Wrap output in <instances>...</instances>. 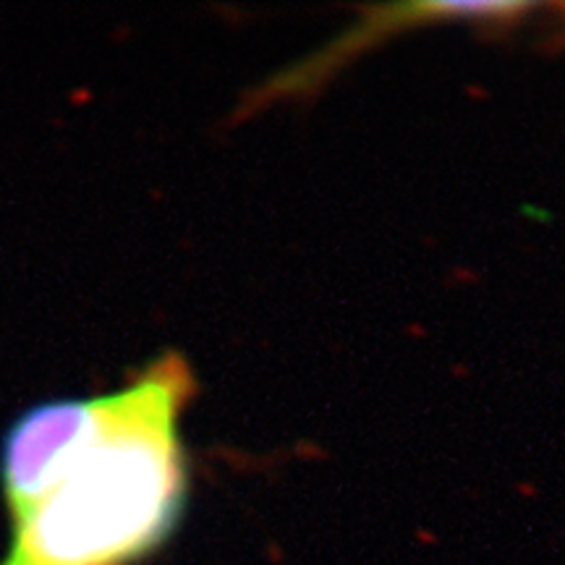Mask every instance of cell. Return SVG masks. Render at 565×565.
Here are the masks:
<instances>
[{
	"label": "cell",
	"instance_id": "1",
	"mask_svg": "<svg viewBox=\"0 0 565 565\" xmlns=\"http://www.w3.org/2000/svg\"><path fill=\"white\" fill-rule=\"evenodd\" d=\"M189 364L166 353L118 391L40 406L47 448L32 500L11 515L0 565H137L186 498L179 422Z\"/></svg>",
	"mask_w": 565,
	"mask_h": 565
},
{
	"label": "cell",
	"instance_id": "2",
	"mask_svg": "<svg viewBox=\"0 0 565 565\" xmlns=\"http://www.w3.org/2000/svg\"><path fill=\"white\" fill-rule=\"evenodd\" d=\"M529 6L521 3H419V6H387V9L374 11V19L364 21L362 26L351 30L343 40L335 45L324 47L320 55H315L309 63H301L280 76L278 82L265 89V95L280 97V95H296L301 89H312L315 82L324 79L335 71V66L351 61L353 55L362 53L366 45L380 40L383 34H395L408 26L419 24H437V21H494V24H508V21H519L524 17Z\"/></svg>",
	"mask_w": 565,
	"mask_h": 565
}]
</instances>
